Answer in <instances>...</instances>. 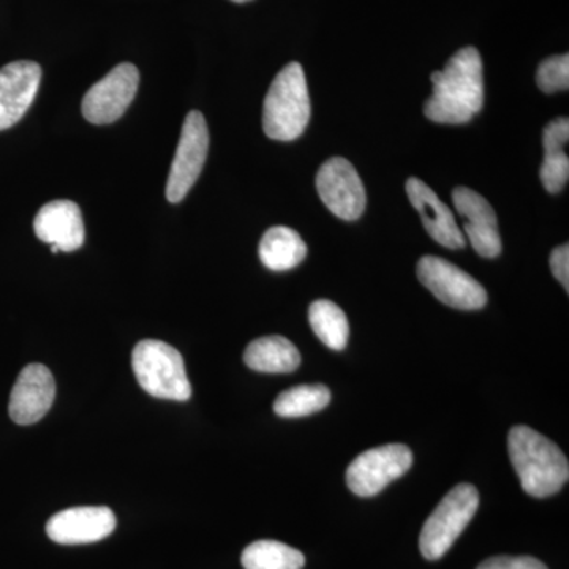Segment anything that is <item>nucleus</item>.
Instances as JSON below:
<instances>
[{
  "label": "nucleus",
  "mask_w": 569,
  "mask_h": 569,
  "mask_svg": "<svg viewBox=\"0 0 569 569\" xmlns=\"http://www.w3.org/2000/svg\"><path fill=\"white\" fill-rule=\"evenodd\" d=\"M33 230L37 238L50 244L54 253L74 252L84 244L81 209L70 200H54L44 204L33 220Z\"/></svg>",
  "instance_id": "obj_14"
},
{
  "label": "nucleus",
  "mask_w": 569,
  "mask_h": 569,
  "mask_svg": "<svg viewBox=\"0 0 569 569\" xmlns=\"http://www.w3.org/2000/svg\"><path fill=\"white\" fill-rule=\"evenodd\" d=\"M479 493L471 485L449 490L426 520L419 537V549L427 560H440L477 515Z\"/></svg>",
  "instance_id": "obj_5"
},
{
  "label": "nucleus",
  "mask_w": 569,
  "mask_h": 569,
  "mask_svg": "<svg viewBox=\"0 0 569 569\" xmlns=\"http://www.w3.org/2000/svg\"><path fill=\"white\" fill-rule=\"evenodd\" d=\"M309 321L313 332L326 347L342 351L350 337V326L343 310L328 299H318L309 307Z\"/></svg>",
  "instance_id": "obj_20"
},
{
  "label": "nucleus",
  "mask_w": 569,
  "mask_h": 569,
  "mask_svg": "<svg viewBox=\"0 0 569 569\" xmlns=\"http://www.w3.org/2000/svg\"><path fill=\"white\" fill-rule=\"evenodd\" d=\"M508 451L520 485L529 496H556L567 485V456L553 441L531 427L516 426L509 430Z\"/></svg>",
  "instance_id": "obj_2"
},
{
  "label": "nucleus",
  "mask_w": 569,
  "mask_h": 569,
  "mask_svg": "<svg viewBox=\"0 0 569 569\" xmlns=\"http://www.w3.org/2000/svg\"><path fill=\"white\" fill-rule=\"evenodd\" d=\"M116 516L107 507L70 508L52 516L47 523L51 541L63 546L91 545L110 537Z\"/></svg>",
  "instance_id": "obj_11"
},
{
  "label": "nucleus",
  "mask_w": 569,
  "mask_h": 569,
  "mask_svg": "<svg viewBox=\"0 0 569 569\" xmlns=\"http://www.w3.org/2000/svg\"><path fill=\"white\" fill-rule=\"evenodd\" d=\"M56 381L47 366L29 365L21 370L11 389L9 413L17 425L31 426L50 411Z\"/></svg>",
  "instance_id": "obj_12"
},
{
  "label": "nucleus",
  "mask_w": 569,
  "mask_h": 569,
  "mask_svg": "<svg viewBox=\"0 0 569 569\" xmlns=\"http://www.w3.org/2000/svg\"><path fill=\"white\" fill-rule=\"evenodd\" d=\"M550 268L553 276L563 284L565 290H569V246H560L550 254Z\"/></svg>",
  "instance_id": "obj_25"
},
{
  "label": "nucleus",
  "mask_w": 569,
  "mask_h": 569,
  "mask_svg": "<svg viewBox=\"0 0 569 569\" xmlns=\"http://www.w3.org/2000/svg\"><path fill=\"white\" fill-rule=\"evenodd\" d=\"M231 2L246 3V2H250V0H231Z\"/></svg>",
  "instance_id": "obj_26"
},
{
  "label": "nucleus",
  "mask_w": 569,
  "mask_h": 569,
  "mask_svg": "<svg viewBox=\"0 0 569 569\" xmlns=\"http://www.w3.org/2000/svg\"><path fill=\"white\" fill-rule=\"evenodd\" d=\"M478 569H548V567L533 557L501 556L482 561Z\"/></svg>",
  "instance_id": "obj_24"
},
{
  "label": "nucleus",
  "mask_w": 569,
  "mask_h": 569,
  "mask_svg": "<svg viewBox=\"0 0 569 569\" xmlns=\"http://www.w3.org/2000/svg\"><path fill=\"white\" fill-rule=\"evenodd\" d=\"M539 89L546 93L568 91L569 88V56H552L539 66L537 73Z\"/></svg>",
  "instance_id": "obj_23"
},
{
  "label": "nucleus",
  "mask_w": 569,
  "mask_h": 569,
  "mask_svg": "<svg viewBox=\"0 0 569 569\" xmlns=\"http://www.w3.org/2000/svg\"><path fill=\"white\" fill-rule=\"evenodd\" d=\"M452 201L456 211L466 219L463 228L475 252L485 258L498 257L501 253V239L497 216L489 201L467 187H458L452 192Z\"/></svg>",
  "instance_id": "obj_15"
},
{
  "label": "nucleus",
  "mask_w": 569,
  "mask_h": 569,
  "mask_svg": "<svg viewBox=\"0 0 569 569\" xmlns=\"http://www.w3.org/2000/svg\"><path fill=\"white\" fill-rule=\"evenodd\" d=\"M433 92L425 104V114L437 123L470 122L485 104V74L477 48H462L441 71L432 73Z\"/></svg>",
  "instance_id": "obj_1"
},
{
  "label": "nucleus",
  "mask_w": 569,
  "mask_h": 569,
  "mask_svg": "<svg viewBox=\"0 0 569 569\" xmlns=\"http://www.w3.org/2000/svg\"><path fill=\"white\" fill-rule=\"evenodd\" d=\"M329 402L331 391L325 385H301L277 397L274 411L282 418H302L323 410Z\"/></svg>",
  "instance_id": "obj_22"
},
{
  "label": "nucleus",
  "mask_w": 569,
  "mask_h": 569,
  "mask_svg": "<svg viewBox=\"0 0 569 569\" xmlns=\"http://www.w3.org/2000/svg\"><path fill=\"white\" fill-rule=\"evenodd\" d=\"M407 194L433 241L451 250L466 247V239L456 223L455 216L426 182L417 178L408 179Z\"/></svg>",
  "instance_id": "obj_16"
},
{
  "label": "nucleus",
  "mask_w": 569,
  "mask_h": 569,
  "mask_svg": "<svg viewBox=\"0 0 569 569\" xmlns=\"http://www.w3.org/2000/svg\"><path fill=\"white\" fill-rule=\"evenodd\" d=\"M310 121V97L301 63L279 71L264 99L263 129L271 140L293 141Z\"/></svg>",
  "instance_id": "obj_3"
},
{
  "label": "nucleus",
  "mask_w": 569,
  "mask_h": 569,
  "mask_svg": "<svg viewBox=\"0 0 569 569\" xmlns=\"http://www.w3.org/2000/svg\"><path fill=\"white\" fill-rule=\"evenodd\" d=\"M569 141L568 118H559L546 126L542 134L545 144V160H542V186L549 193H559L567 186L569 179V159L567 144Z\"/></svg>",
  "instance_id": "obj_17"
},
{
  "label": "nucleus",
  "mask_w": 569,
  "mask_h": 569,
  "mask_svg": "<svg viewBox=\"0 0 569 569\" xmlns=\"http://www.w3.org/2000/svg\"><path fill=\"white\" fill-rule=\"evenodd\" d=\"M140 84V71L132 63L114 67L89 89L82 100V114L89 122L104 126L118 121L132 104Z\"/></svg>",
  "instance_id": "obj_9"
},
{
  "label": "nucleus",
  "mask_w": 569,
  "mask_h": 569,
  "mask_svg": "<svg viewBox=\"0 0 569 569\" xmlns=\"http://www.w3.org/2000/svg\"><path fill=\"white\" fill-rule=\"evenodd\" d=\"M133 373L148 395L186 402L192 397L181 353L162 340H141L132 355Z\"/></svg>",
  "instance_id": "obj_4"
},
{
  "label": "nucleus",
  "mask_w": 569,
  "mask_h": 569,
  "mask_svg": "<svg viewBox=\"0 0 569 569\" xmlns=\"http://www.w3.org/2000/svg\"><path fill=\"white\" fill-rule=\"evenodd\" d=\"M305 565L302 552L269 539L252 542L242 552V567L246 569H302Z\"/></svg>",
  "instance_id": "obj_21"
},
{
  "label": "nucleus",
  "mask_w": 569,
  "mask_h": 569,
  "mask_svg": "<svg viewBox=\"0 0 569 569\" xmlns=\"http://www.w3.org/2000/svg\"><path fill=\"white\" fill-rule=\"evenodd\" d=\"M246 365L257 372L290 373L301 366L298 348L282 336L261 337L247 347Z\"/></svg>",
  "instance_id": "obj_18"
},
{
  "label": "nucleus",
  "mask_w": 569,
  "mask_h": 569,
  "mask_svg": "<svg viewBox=\"0 0 569 569\" xmlns=\"http://www.w3.org/2000/svg\"><path fill=\"white\" fill-rule=\"evenodd\" d=\"M417 274L419 282L443 305L459 310H478L488 305L485 287L443 258H421Z\"/></svg>",
  "instance_id": "obj_8"
},
{
  "label": "nucleus",
  "mask_w": 569,
  "mask_h": 569,
  "mask_svg": "<svg viewBox=\"0 0 569 569\" xmlns=\"http://www.w3.org/2000/svg\"><path fill=\"white\" fill-rule=\"evenodd\" d=\"M41 67L32 61L10 62L0 69V132L21 121L36 100Z\"/></svg>",
  "instance_id": "obj_13"
},
{
  "label": "nucleus",
  "mask_w": 569,
  "mask_h": 569,
  "mask_svg": "<svg viewBox=\"0 0 569 569\" xmlns=\"http://www.w3.org/2000/svg\"><path fill=\"white\" fill-rule=\"evenodd\" d=\"M317 190L326 208L343 220H356L366 208V192L353 164L335 157L321 164Z\"/></svg>",
  "instance_id": "obj_10"
},
{
  "label": "nucleus",
  "mask_w": 569,
  "mask_h": 569,
  "mask_svg": "<svg viewBox=\"0 0 569 569\" xmlns=\"http://www.w3.org/2000/svg\"><path fill=\"white\" fill-rule=\"evenodd\" d=\"M413 466V452L392 443L362 452L347 468V486L358 497H373L403 477Z\"/></svg>",
  "instance_id": "obj_6"
},
{
  "label": "nucleus",
  "mask_w": 569,
  "mask_h": 569,
  "mask_svg": "<svg viewBox=\"0 0 569 569\" xmlns=\"http://www.w3.org/2000/svg\"><path fill=\"white\" fill-rule=\"evenodd\" d=\"M261 263L271 271H288L305 261L306 242L301 236L288 227H272L266 231L260 242Z\"/></svg>",
  "instance_id": "obj_19"
},
{
  "label": "nucleus",
  "mask_w": 569,
  "mask_h": 569,
  "mask_svg": "<svg viewBox=\"0 0 569 569\" xmlns=\"http://www.w3.org/2000/svg\"><path fill=\"white\" fill-rule=\"evenodd\" d=\"M209 130L200 111H190L183 121L181 138L167 182V198L181 203L200 178L208 159Z\"/></svg>",
  "instance_id": "obj_7"
}]
</instances>
